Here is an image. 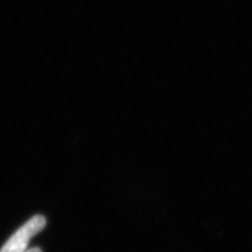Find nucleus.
<instances>
[{
	"instance_id": "nucleus-1",
	"label": "nucleus",
	"mask_w": 252,
	"mask_h": 252,
	"mask_svg": "<svg viewBox=\"0 0 252 252\" xmlns=\"http://www.w3.org/2000/svg\"><path fill=\"white\" fill-rule=\"evenodd\" d=\"M46 225L44 217L38 215L22 225L11 238L5 242L0 252H25L27 251L30 240L38 234Z\"/></svg>"
},
{
	"instance_id": "nucleus-2",
	"label": "nucleus",
	"mask_w": 252,
	"mask_h": 252,
	"mask_svg": "<svg viewBox=\"0 0 252 252\" xmlns=\"http://www.w3.org/2000/svg\"><path fill=\"white\" fill-rule=\"evenodd\" d=\"M25 252H42L41 251V249L40 248H32V249H30V250H27V251H25Z\"/></svg>"
}]
</instances>
